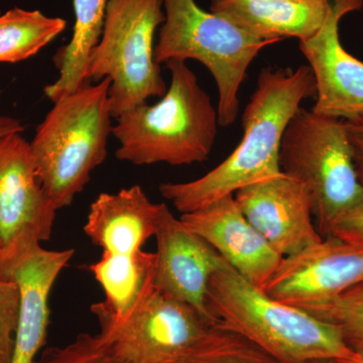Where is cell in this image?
I'll use <instances>...</instances> for the list:
<instances>
[{
    "label": "cell",
    "instance_id": "cell-14",
    "mask_svg": "<svg viewBox=\"0 0 363 363\" xmlns=\"http://www.w3.org/2000/svg\"><path fill=\"white\" fill-rule=\"evenodd\" d=\"M155 238L157 240L155 286L208 318V286L223 257L206 240L184 225L166 204Z\"/></svg>",
    "mask_w": 363,
    "mask_h": 363
},
{
    "label": "cell",
    "instance_id": "cell-9",
    "mask_svg": "<svg viewBox=\"0 0 363 363\" xmlns=\"http://www.w3.org/2000/svg\"><path fill=\"white\" fill-rule=\"evenodd\" d=\"M74 250H49L25 238L0 250V281L16 284L20 293L13 355L9 363H35L47 340L49 298Z\"/></svg>",
    "mask_w": 363,
    "mask_h": 363
},
{
    "label": "cell",
    "instance_id": "cell-6",
    "mask_svg": "<svg viewBox=\"0 0 363 363\" xmlns=\"http://www.w3.org/2000/svg\"><path fill=\"white\" fill-rule=\"evenodd\" d=\"M164 21L155 45L157 65L196 60L213 76L218 91L219 125L229 126L240 111L238 91L248 67L272 43L257 39L195 0H162Z\"/></svg>",
    "mask_w": 363,
    "mask_h": 363
},
{
    "label": "cell",
    "instance_id": "cell-26",
    "mask_svg": "<svg viewBox=\"0 0 363 363\" xmlns=\"http://www.w3.org/2000/svg\"><path fill=\"white\" fill-rule=\"evenodd\" d=\"M23 126L16 119L0 117V138L13 133H23Z\"/></svg>",
    "mask_w": 363,
    "mask_h": 363
},
{
    "label": "cell",
    "instance_id": "cell-7",
    "mask_svg": "<svg viewBox=\"0 0 363 363\" xmlns=\"http://www.w3.org/2000/svg\"><path fill=\"white\" fill-rule=\"evenodd\" d=\"M162 0H109L104 28L86 68V83L111 80L109 104L113 118L168 87L155 61V33L164 21Z\"/></svg>",
    "mask_w": 363,
    "mask_h": 363
},
{
    "label": "cell",
    "instance_id": "cell-17",
    "mask_svg": "<svg viewBox=\"0 0 363 363\" xmlns=\"http://www.w3.org/2000/svg\"><path fill=\"white\" fill-rule=\"evenodd\" d=\"M330 6V0H211L210 11L274 44L288 38L302 42L316 35Z\"/></svg>",
    "mask_w": 363,
    "mask_h": 363
},
{
    "label": "cell",
    "instance_id": "cell-1",
    "mask_svg": "<svg viewBox=\"0 0 363 363\" xmlns=\"http://www.w3.org/2000/svg\"><path fill=\"white\" fill-rule=\"evenodd\" d=\"M316 96L309 66L262 69L242 116L243 136L220 164L197 180L166 183L160 193L182 214L191 213L226 195L281 173L279 149L286 126L301 104Z\"/></svg>",
    "mask_w": 363,
    "mask_h": 363
},
{
    "label": "cell",
    "instance_id": "cell-16",
    "mask_svg": "<svg viewBox=\"0 0 363 363\" xmlns=\"http://www.w3.org/2000/svg\"><path fill=\"white\" fill-rule=\"evenodd\" d=\"M164 203L150 201L140 186L102 193L91 204L86 235L102 255L135 257L156 234Z\"/></svg>",
    "mask_w": 363,
    "mask_h": 363
},
{
    "label": "cell",
    "instance_id": "cell-22",
    "mask_svg": "<svg viewBox=\"0 0 363 363\" xmlns=\"http://www.w3.org/2000/svg\"><path fill=\"white\" fill-rule=\"evenodd\" d=\"M35 363L121 362L101 333H82L66 345L48 348Z\"/></svg>",
    "mask_w": 363,
    "mask_h": 363
},
{
    "label": "cell",
    "instance_id": "cell-8",
    "mask_svg": "<svg viewBox=\"0 0 363 363\" xmlns=\"http://www.w3.org/2000/svg\"><path fill=\"white\" fill-rule=\"evenodd\" d=\"M121 363H192L216 337L219 324L152 284L124 316L97 318Z\"/></svg>",
    "mask_w": 363,
    "mask_h": 363
},
{
    "label": "cell",
    "instance_id": "cell-11",
    "mask_svg": "<svg viewBox=\"0 0 363 363\" xmlns=\"http://www.w3.org/2000/svg\"><path fill=\"white\" fill-rule=\"evenodd\" d=\"M323 26L310 39L298 42L316 81L312 111L342 121L363 117V62L340 42L339 23L345 14L360 11L363 0H330Z\"/></svg>",
    "mask_w": 363,
    "mask_h": 363
},
{
    "label": "cell",
    "instance_id": "cell-4",
    "mask_svg": "<svg viewBox=\"0 0 363 363\" xmlns=\"http://www.w3.org/2000/svg\"><path fill=\"white\" fill-rule=\"evenodd\" d=\"M109 87L106 78L57 100L30 143L38 175L57 210L73 203L106 159Z\"/></svg>",
    "mask_w": 363,
    "mask_h": 363
},
{
    "label": "cell",
    "instance_id": "cell-23",
    "mask_svg": "<svg viewBox=\"0 0 363 363\" xmlns=\"http://www.w3.org/2000/svg\"><path fill=\"white\" fill-rule=\"evenodd\" d=\"M18 305L20 293L16 284L0 281V363L11 362Z\"/></svg>",
    "mask_w": 363,
    "mask_h": 363
},
{
    "label": "cell",
    "instance_id": "cell-21",
    "mask_svg": "<svg viewBox=\"0 0 363 363\" xmlns=\"http://www.w3.org/2000/svg\"><path fill=\"white\" fill-rule=\"evenodd\" d=\"M192 363H285L272 357L247 339L227 330L219 331L206 350Z\"/></svg>",
    "mask_w": 363,
    "mask_h": 363
},
{
    "label": "cell",
    "instance_id": "cell-20",
    "mask_svg": "<svg viewBox=\"0 0 363 363\" xmlns=\"http://www.w3.org/2000/svg\"><path fill=\"white\" fill-rule=\"evenodd\" d=\"M301 309L335 326L351 350L363 353V284Z\"/></svg>",
    "mask_w": 363,
    "mask_h": 363
},
{
    "label": "cell",
    "instance_id": "cell-27",
    "mask_svg": "<svg viewBox=\"0 0 363 363\" xmlns=\"http://www.w3.org/2000/svg\"><path fill=\"white\" fill-rule=\"evenodd\" d=\"M335 363H363V353H355L352 357L347 359L337 360Z\"/></svg>",
    "mask_w": 363,
    "mask_h": 363
},
{
    "label": "cell",
    "instance_id": "cell-13",
    "mask_svg": "<svg viewBox=\"0 0 363 363\" xmlns=\"http://www.w3.org/2000/svg\"><path fill=\"white\" fill-rule=\"evenodd\" d=\"M247 221L281 257L323 240L313 222L309 192L301 182L281 173L234 193Z\"/></svg>",
    "mask_w": 363,
    "mask_h": 363
},
{
    "label": "cell",
    "instance_id": "cell-25",
    "mask_svg": "<svg viewBox=\"0 0 363 363\" xmlns=\"http://www.w3.org/2000/svg\"><path fill=\"white\" fill-rule=\"evenodd\" d=\"M345 121L346 131L350 140L353 162L358 178L363 185V117Z\"/></svg>",
    "mask_w": 363,
    "mask_h": 363
},
{
    "label": "cell",
    "instance_id": "cell-3",
    "mask_svg": "<svg viewBox=\"0 0 363 363\" xmlns=\"http://www.w3.org/2000/svg\"><path fill=\"white\" fill-rule=\"evenodd\" d=\"M171 84L156 104L138 105L117 117L112 135L116 156L136 166L164 162L184 166L206 161L217 133L218 113L186 62L169 61Z\"/></svg>",
    "mask_w": 363,
    "mask_h": 363
},
{
    "label": "cell",
    "instance_id": "cell-10",
    "mask_svg": "<svg viewBox=\"0 0 363 363\" xmlns=\"http://www.w3.org/2000/svg\"><path fill=\"white\" fill-rule=\"evenodd\" d=\"M363 284V247L328 236L283 257L262 288L272 298L302 308Z\"/></svg>",
    "mask_w": 363,
    "mask_h": 363
},
{
    "label": "cell",
    "instance_id": "cell-19",
    "mask_svg": "<svg viewBox=\"0 0 363 363\" xmlns=\"http://www.w3.org/2000/svg\"><path fill=\"white\" fill-rule=\"evenodd\" d=\"M67 21L40 11L14 7L0 13V63H18L35 56L65 30Z\"/></svg>",
    "mask_w": 363,
    "mask_h": 363
},
{
    "label": "cell",
    "instance_id": "cell-12",
    "mask_svg": "<svg viewBox=\"0 0 363 363\" xmlns=\"http://www.w3.org/2000/svg\"><path fill=\"white\" fill-rule=\"evenodd\" d=\"M21 133L0 138V250L25 238L50 240L56 213Z\"/></svg>",
    "mask_w": 363,
    "mask_h": 363
},
{
    "label": "cell",
    "instance_id": "cell-18",
    "mask_svg": "<svg viewBox=\"0 0 363 363\" xmlns=\"http://www.w3.org/2000/svg\"><path fill=\"white\" fill-rule=\"evenodd\" d=\"M109 0H73L75 25L71 40L55 55L59 77L45 86V94L52 104L75 92L86 83V68L93 48L104 28Z\"/></svg>",
    "mask_w": 363,
    "mask_h": 363
},
{
    "label": "cell",
    "instance_id": "cell-2",
    "mask_svg": "<svg viewBox=\"0 0 363 363\" xmlns=\"http://www.w3.org/2000/svg\"><path fill=\"white\" fill-rule=\"evenodd\" d=\"M207 304L222 327L285 363L337 362L357 353L335 326L269 297L225 259L210 279Z\"/></svg>",
    "mask_w": 363,
    "mask_h": 363
},
{
    "label": "cell",
    "instance_id": "cell-5",
    "mask_svg": "<svg viewBox=\"0 0 363 363\" xmlns=\"http://www.w3.org/2000/svg\"><path fill=\"white\" fill-rule=\"evenodd\" d=\"M279 168L307 189L315 226L323 238L341 216L363 201L342 119L300 107L281 138Z\"/></svg>",
    "mask_w": 363,
    "mask_h": 363
},
{
    "label": "cell",
    "instance_id": "cell-28",
    "mask_svg": "<svg viewBox=\"0 0 363 363\" xmlns=\"http://www.w3.org/2000/svg\"><path fill=\"white\" fill-rule=\"evenodd\" d=\"M314 363H335V362H332V360H326V362H317Z\"/></svg>",
    "mask_w": 363,
    "mask_h": 363
},
{
    "label": "cell",
    "instance_id": "cell-15",
    "mask_svg": "<svg viewBox=\"0 0 363 363\" xmlns=\"http://www.w3.org/2000/svg\"><path fill=\"white\" fill-rule=\"evenodd\" d=\"M180 219L243 278L262 290L283 259L247 221L234 194L224 196L191 213L182 214Z\"/></svg>",
    "mask_w": 363,
    "mask_h": 363
},
{
    "label": "cell",
    "instance_id": "cell-24",
    "mask_svg": "<svg viewBox=\"0 0 363 363\" xmlns=\"http://www.w3.org/2000/svg\"><path fill=\"white\" fill-rule=\"evenodd\" d=\"M329 236L363 247V201L333 224Z\"/></svg>",
    "mask_w": 363,
    "mask_h": 363
}]
</instances>
